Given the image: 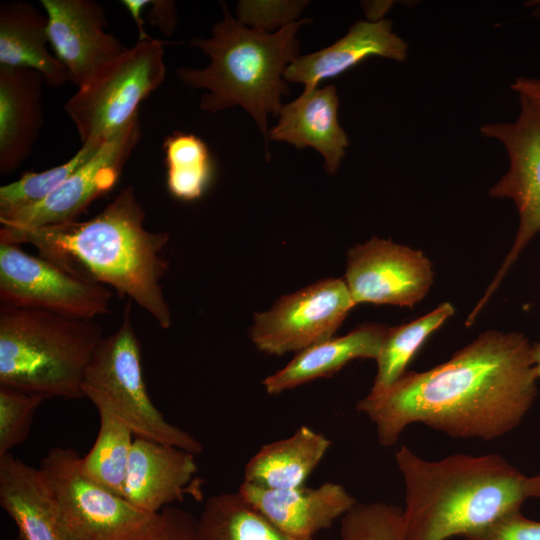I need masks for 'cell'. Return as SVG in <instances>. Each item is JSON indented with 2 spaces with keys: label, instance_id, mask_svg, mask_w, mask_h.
Returning <instances> with one entry per match:
<instances>
[{
  "label": "cell",
  "instance_id": "cell-15",
  "mask_svg": "<svg viewBox=\"0 0 540 540\" xmlns=\"http://www.w3.org/2000/svg\"><path fill=\"white\" fill-rule=\"evenodd\" d=\"M195 456L161 442L135 437L123 497L137 509L156 514L190 493L202 497Z\"/></svg>",
  "mask_w": 540,
  "mask_h": 540
},
{
  "label": "cell",
  "instance_id": "cell-2",
  "mask_svg": "<svg viewBox=\"0 0 540 540\" xmlns=\"http://www.w3.org/2000/svg\"><path fill=\"white\" fill-rule=\"evenodd\" d=\"M145 211L127 185L97 215L38 228H0V243L30 244L39 256L82 280L113 288L144 309L163 329L172 325L161 280L166 232L144 227Z\"/></svg>",
  "mask_w": 540,
  "mask_h": 540
},
{
  "label": "cell",
  "instance_id": "cell-22",
  "mask_svg": "<svg viewBox=\"0 0 540 540\" xmlns=\"http://www.w3.org/2000/svg\"><path fill=\"white\" fill-rule=\"evenodd\" d=\"M48 17L24 1L0 5V66L24 67L39 72L47 85L69 81L65 66L46 45Z\"/></svg>",
  "mask_w": 540,
  "mask_h": 540
},
{
  "label": "cell",
  "instance_id": "cell-31",
  "mask_svg": "<svg viewBox=\"0 0 540 540\" xmlns=\"http://www.w3.org/2000/svg\"><path fill=\"white\" fill-rule=\"evenodd\" d=\"M309 1H239L237 20L255 30L274 33L298 21Z\"/></svg>",
  "mask_w": 540,
  "mask_h": 540
},
{
  "label": "cell",
  "instance_id": "cell-30",
  "mask_svg": "<svg viewBox=\"0 0 540 540\" xmlns=\"http://www.w3.org/2000/svg\"><path fill=\"white\" fill-rule=\"evenodd\" d=\"M43 400L40 395L0 387V456L27 439L34 414Z\"/></svg>",
  "mask_w": 540,
  "mask_h": 540
},
{
  "label": "cell",
  "instance_id": "cell-34",
  "mask_svg": "<svg viewBox=\"0 0 540 540\" xmlns=\"http://www.w3.org/2000/svg\"><path fill=\"white\" fill-rule=\"evenodd\" d=\"M148 14V22L156 26L166 36H171L177 24L174 1L153 0Z\"/></svg>",
  "mask_w": 540,
  "mask_h": 540
},
{
  "label": "cell",
  "instance_id": "cell-20",
  "mask_svg": "<svg viewBox=\"0 0 540 540\" xmlns=\"http://www.w3.org/2000/svg\"><path fill=\"white\" fill-rule=\"evenodd\" d=\"M43 76L0 66V173L16 171L31 155L43 125ZM45 82V81H44Z\"/></svg>",
  "mask_w": 540,
  "mask_h": 540
},
{
  "label": "cell",
  "instance_id": "cell-37",
  "mask_svg": "<svg viewBox=\"0 0 540 540\" xmlns=\"http://www.w3.org/2000/svg\"><path fill=\"white\" fill-rule=\"evenodd\" d=\"M529 496L540 499V473L529 477Z\"/></svg>",
  "mask_w": 540,
  "mask_h": 540
},
{
  "label": "cell",
  "instance_id": "cell-6",
  "mask_svg": "<svg viewBox=\"0 0 540 540\" xmlns=\"http://www.w3.org/2000/svg\"><path fill=\"white\" fill-rule=\"evenodd\" d=\"M82 391L97 408L125 424L135 437L169 444L194 455L203 445L168 422L152 403L143 378L141 345L127 299L119 327L104 336L85 372Z\"/></svg>",
  "mask_w": 540,
  "mask_h": 540
},
{
  "label": "cell",
  "instance_id": "cell-32",
  "mask_svg": "<svg viewBox=\"0 0 540 540\" xmlns=\"http://www.w3.org/2000/svg\"><path fill=\"white\" fill-rule=\"evenodd\" d=\"M139 540H198L196 519L186 510L165 507Z\"/></svg>",
  "mask_w": 540,
  "mask_h": 540
},
{
  "label": "cell",
  "instance_id": "cell-12",
  "mask_svg": "<svg viewBox=\"0 0 540 540\" xmlns=\"http://www.w3.org/2000/svg\"><path fill=\"white\" fill-rule=\"evenodd\" d=\"M141 138L139 114L109 137L95 155L42 201L0 213L9 228H38L78 221L96 199L109 193Z\"/></svg>",
  "mask_w": 540,
  "mask_h": 540
},
{
  "label": "cell",
  "instance_id": "cell-18",
  "mask_svg": "<svg viewBox=\"0 0 540 540\" xmlns=\"http://www.w3.org/2000/svg\"><path fill=\"white\" fill-rule=\"evenodd\" d=\"M339 98L335 86L328 85L303 93L282 106L278 122L269 129V141H282L297 149L311 147L324 158L328 174H335L349 140L338 122Z\"/></svg>",
  "mask_w": 540,
  "mask_h": 540
},
{
  "label": "cell",
  "instance_id": "cell-1",
  "mask_svg": "<svg viewBox=\"0 0 540 540\" xmlns=\"http://www.w3.org/2000/svg\"><path fill=\"white\" fill-rule=\"evenodd\" d=\"M532 344L519 332L489 330L444 363L406 372L368 393L356 409L374 424L378 442L394 445L412 424L456 439L490 441L514 430L538 393Z\"/></svg>",
  "mask_w": 540,
  "mask_h": 540
},
{
  "label": "cell",
  "instance_id": "cell-3",
  "mask_svg": "<svg viewBox=\"0 0 540 540\" xmlns=\"http://www.w3.org/2000/svg\"><path fill=\"white\" fill-rule=\"evenodd\" d=\"M395 462L404 484L408 540H447L480 532L521 510L529 476L498 454L427 460L402 445Z\"/></svg>",
  "mask_w": 540,
  "mask_h": 540
},
{
  "label": "cell",
  "instance_id": "cell-14",
  "mask_svg": "<svg viewBox=\"0 0 540 540\" xmlns=\"http://www.w3.org/2000/svg\"><path fill=\"white\" fill-rule=\"evenodd\" d=\"M48 17V38L55 56L78 88L99 67L127 48L105 28L104 8L94 0H41Z\"/></svg>",
  "mask_w": 540,
  "mask_h": 540
},
{
  "label": "cell",
  "instance_id": "cell-5",
  "mask_svg": "<svg viewBox=\"0 0 540 540\" xmlns=\"http://www.w3.org/2000/svg\"><path fill=\"white\" fill-rule=\"evenodd\" d=\"M95 319L0 304V387L45 399H79L101 343Z\"/></svg>",
  "mask_w": 540,
  "mask_h": 540
},
{
  "label": "cell",
  "instance_id": "cell-21",
  "mask_svg": "<svg viewBox=\"0 0 540 540\" xmlns=\"http://www.w3.org/2000/svg\"><path fill=\"white\" fill-rule=\"evenodd\" d=\"M383 325H364L300 352L285 367L268 376L263 385L277 395L315 379L329 377L355 359L376 360L387 332Z\"/></svg>",
  "mask_w": 540,
  "mask_h": 540
},
{
  "label": "cell",
  "instance_id": "cell-27",
  "mask_svg": "<svg viewBox=\"0 0 540 540\" xmlns=\"http://www.w3.org/2000/svg\"><path fill=\"white\" fill-rule=\"evenodd\" d=\"M98 413V434L89 452L81 457V469L87 478L123 497L135 436L130 428L110 414Z\"/></svg>",
  "mask_w": 540,
  "mask_h": 540
},
{
  "label": "cell",
  "instance_id": "cell-4",
  "mask_svg": "<svg viewBox=\"0 0 540 540\" xmlns=\"http://www.w3.org/2000/svg\"><path fill=\"white\" fill-rule=\"evenodd\" d=\"M223 19L211 29V37H195L190 45L210 58L205 68L179 67L176 75L184 84L204 89L200 98L203 111H219L240 106L257 124L264 138L267 160L269 152V114L278 116L282 96L289 88L285 69L299 55L296 34L311 19L304 18L274 33H265L241 24L225 2H220Z\"/></svg>",
  "mask_w": 540,
  "mask_h": 540
},
{
  "label": "cell",
  "instance_id": "cell-35",
  "mask_svg": "<svg viewBox=\"0 0 540 540\" xmlns=\"http://www.w3.org/2000/svg\"><path fill=\"white\" fill-rule=\"evenodd\" d=\"M512 90H514L519 97H522L529 101L532 106L540 114V79L529 77H517L511 84Z\"/></svg>",
  "mask_w": 540,
  "mask_h": 540
},
{
  "label": "cell",
  "instance_id": "cell-39",
  "mask_svg": "<svg viewBox=\"0 0 540 540\" xmlns=\"http://www.w3.org/2000/svg\"><path fill=\"white\" fill-rule=\"evenodd\" d=\"M533 15H534L535 17H537L538 19H540V7H538L537 9H535V10L533 11Z\"/></svg>",
  "mask_w": 540,
  "mask_h": 540
},
{
  "label": "cell",
  "instance_id": "cell-28",
  "mask_svg": "<svg viewBox=\"0 0 540 540\" xmlns=\"http://www.w3.org/2000/svg\"><path fill=\"white\" fill-rule=\"evenodd\" d=\"M108 138L87 140L65 163L42 172H26L18 180L0 187V213L34 205L64 183L88 162Z\"/></svg>",
  "mask_w": 540,
  "mask_h": 540
},
{
  "label": "cell",
  "instance_id": "cell-36",
  "mask_svg": "<svg viewBox=\"0 0 540 540\" xmlns=\"http://www.w3.org/2000/svg\"><path fill=\"white\" fill-rule=\"evenodd\" d=\"M122 4L127 8L132 18L134 19L138 29V41H145L152 39L144 30V21L141 17L143 9L150 5V0H123Z\"/></svg>",
  "mask_w": 540,
  "mask_h": 540
},
{
  "label": "cell",
  "instance_id": "cell-25",
  "mask_svg": "<svg viewBox=\"0 0 540 540\" xmlns=\"http://www.w3.org/2000/svg\"><path fill=\"white\" fill-rule=\"evenodd\" d=\"M454 307L444 302L427 314L395 327H388L376 359L377 373L370 393H379L399 380L427 338L453 314Z\"/></svg>",
  "mask_w": 540,
  "mask_h": 540
},
{
  "label": "cell",
  "instance_id": "cell-38",
  "mask_svg": "<svg viewBox=\"0 0 540 540\" xmlns=\"http://www.w3.org/2000/svg\"><path fill=\"white\" fill-rule=\"evenodd\" d=\"M532 356L535 373L538 379H540V340L532 344Z\"/></svg>",
  "mask_w": 540,
  "mask_h": 540
},
{
  "label": "cell",
  "instance_id": "cell-23",
  "mask_svg": "<svg viewBox=\"0 0 540 540\" xmlns=\"http://www.w3.org/2000/svg\"><path fill=\"white\" fill-rule=\"evenodd\" d=\"M330 445L323 434L301 426L290 437L262 446L247 462L243 482L273 490L301 487Z\"/></svg>",
  "mask_w": 540,
  "mask_h": 540
},
{
  "label": "cell",
  "instance_id": "cell-33",
  "mask_svg": "<svg viewBox=\"0 0 540 540\" xmlns=\"http://www.w3.org/2000/svg\"><path fill=\"white\" fill-rule=\"evenodd\" d=\"M466 540H540V522L525 517L521 510L510 513Z\"/></svg>",
  "mask_w": 540,
  "mask_h": 540
},
{
  "label": "cell",
  "instance_id": "cell-29",
  "mask_svg": "<svg viewBox=\"0 0 540 540\" xmlns=\"http://www.w3.org/2000/svg\"><path fill=\"white\" fill-rule=\"evenodd\" d=\"M340 540H408L402 508L386 502L356 503L341 518Z\"/></svg>",
  "mask_w": 540,
  "mask_h": 540
},
{
  "label": "cell",
  "instance_id": "cell-13",
  "mask_svg": "<svg viewBox=\"0 0 540 540\" xmlns=\"http://www.w3.org/2000/svg\"><path fill=\"white\" fill-rule=\"evenodd\" d=\"M434 272L420 250L377 237L348 253L345 282L355 305L413 307L429 292Z\"/></svg>",
  "mask_w": 540,
  "mask_h": 540
},
{
  "label": "cell",
  "instance_id": "cell-7",
  "mask_svg": "<svg viewBox=\"0 0 540 540\" xmlns=\"http://www.w3.org/2000/svg\"><path fill=\"white\" fill-rule=\"evenodd\" d=\"M164 44L153 38L137 41L99 67L66 102L82 143L111 137L138 114L140 103L165 80Z\"/></svg>",
  "mask_w": 540,
  "mask_h": 540
},
{
  "label": "cell",
  "instance_id": "cell-10",
  "mask_svg": "<svg viewBox=\"0 0 540 540\" xmlns=\"http://www.w3.org/2000/svg\"><path fill=\"white\" fill-rule=\"evenodd\" d=\"M111 290L77 278L20 245L0 243V304L95 319L110 312Z\"/></svg>",
  "mask_w": 540,
  "mask_h": 540
},
{
  "label": "cell",
  "instance_id": "cell-24",
  "mask_svg": "<svg viewBox=\"0 0 540 540\" xmlns=\"http://www.w3.org/2000/svg\"><path fill=\"white\" fill-rule=\"evenodd\" d=\"M198 540H314L293 537L272 524L237 491L207 499L196 519Z\"/></svg>",
  "mask_w": 540,
  "mask_h": 540
},
{
  "label": "cell",
  "instance_id": "cell-26",
  "mask_svg": "<svg viewBox=\"0 0 540 540\" xmlns=\"http://www.w3.org/2000/svg\"><path fill=\"white\" fill-rule=\"evenodd\" d=\"M163 150L170 194L183 201L203 196L214 173L207 144L194 134L174 132L165 138Z\"/></svg>",
  "mask_w": 540,
  "mask_h": 540
},
{
  "label": "cell",
  "instance_id": "cell-19",
  "mask_svg": "<svg viewBox=\"0 0 540 540\" xmlns=\"http://www.w3.org/2000/svg\"><path fill=\"white\" fill-rule=\"evenodd\" d=\"M0 505L19 540H73L41 469L11 453L0 456Z\"/></svg>",
  "mask_w": 540,
  "mask_h": 540
},
{
  "label": "cell",
  "instance_id": "cell-8",
  "mask_svg": "<svg viewBox=\"0 0 540 540\" xmlns=\"http://www.w3.org/2000/svg\"><path fill=\"white\" fill-rule=\"evenodd\" d=\"M74 449L51 448L40 469L73 540H139L156 514L145 513L87 478Z\"/></svg>",
  "mask_w": 540,
  "mask_h": 540
},
{
  "label": "cell",
  "instance_id": "cell-11",
  "mask_svg": "<svg viewBox=\"0 0 540 540\" xmlns=\"http://www.w3.org/2000/svg\"><path fill=\"white\" fill-rule=\"evenodd\" d=\"M354 306L345 280H321L256 314L250 337L267 354L300 352L332 338Z\"/></svg>",
  "mask_w": 540,
  "mask_h": 540
},
{
  "label": "cell",
  "instance_id": "cell-16",
  "mask_svg": "<svg viewBox=\"0 0 540 540\" xmlns=\"http://www.w3.org/2000/svg\"><path fill=\"white\" fill-rule=\"evenodd\" d=\"M238 492L277 528L300 539L330 528L357 503L343 485L334 482L280 490L243 482Z\"/></svg>",
  "mask_w": 540,
  "mask_h": 540
},
{
  "label": "cell",
  "instance_id": "cell-9",
  "mask_svg": "<svg viewBox=\"0 0 540 540\" xmlns=\"http://www.w3.org/2000/svg\"><path fill=\"white\" fill-rule=\"evenodd\" d=\"M519 99L520 112L514 122L490 123L480 128L484 136L500 141L506 148L509 168L489 194L514 202L519 225L511 249L469 314L466 326L473 324L523 249L540 232V114L529 101Z\"/></svg>",
  "mask_w": 540,
  "mask_h": 540
},
{
  "label": "cell",
  "instance_id": "cell-17",
  "mask_svg": "<svg viewBox=\"0 0 540 540\" xmlns=\"http://www.w3.org/2000/svg\"><path fill=\"white\" fill-rule=\"evenodd\" d=\"M408 45L392 30L389 19L356 21L330 46L298 56L284 72L287 82L301 83L303 91L317 88L322 80L337 77L372 56L403 62Z\"/></svg>",
  "mask_w": 540,
  "mask_h": 540
}]
</instances>
